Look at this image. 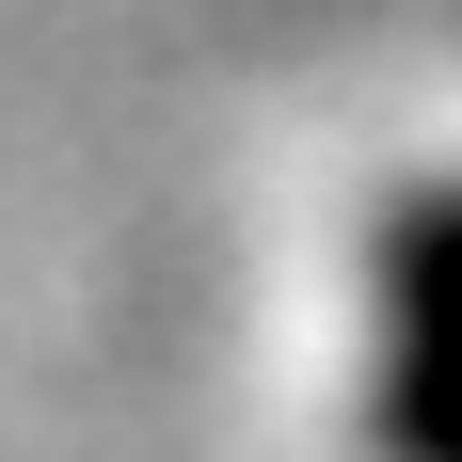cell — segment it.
Masks as SVG:
<instances>
[{"label": "cell", "instance_id": "1", "mask_svg": "<svg viewBox=\"0 0 462 462\" xmlns=\"http://www.w3.org/2000/svg\"><path fill=\"white\" fill-rule=\"evenodd\" d=\"M399 399H415V430L462 462V224L415 255V383H399Z\"/></svg>", "mask_w": 462, "mask_h": 462}]
</instances>
